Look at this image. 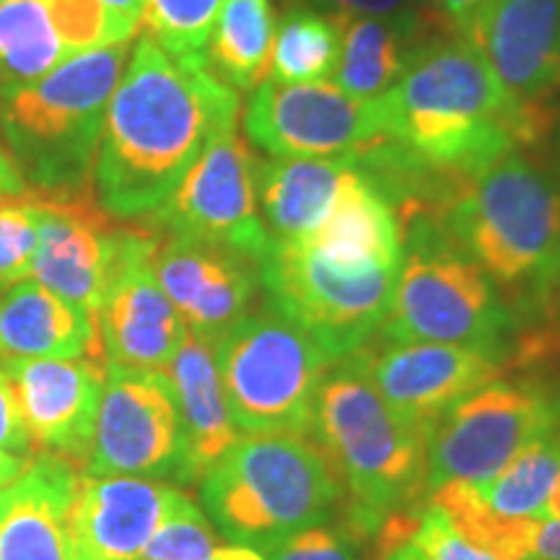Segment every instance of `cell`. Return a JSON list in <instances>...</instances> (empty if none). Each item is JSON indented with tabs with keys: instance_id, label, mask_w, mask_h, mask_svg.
<instances>
[{
	"instance_id": "cell-25",
	"label": "cell",
	"mask_w": 560,
	"mask_h": 560,
	"mask_svg": "<svg viewBox=\"0 0 560 560\" xmlns=\"http://www.w3.org/2000/svg\"><path fill=\"white\" fill-rule=\"evenodd\" d=\"M348 156L255 159V190L272 240H306L330 213Z\"/></svg>"
},
{
	"instance_id": "cell-26",
	"label": "cell",
	"mask_w": 560,
	"mask_h": 560,
	"mask_svg": "<svg viewBox=\"0 0 560 560\" xmlns=\"http://www.w3.org/2000/svg\"><path fill=\"white\" fill-rule=\"evenodd\" d=\"M342 21V47L335 86L355 100L371 102L402 79L420 47L429 42L423 21L355 16Z\"/></svg>"
},
{
	"instance_id": "cell-36",
	"label": "cell",
	"mask_w": 560,
	"mask_h": 560,
	"mask_svg": "<svg viewBox=\"0 0 560 560\" xmlns=\"http://www.w3.org/2000/svg\"><path fill=\"white\" fill-rule=\"evenodd\" d=\"M410 540L429 560H495L480 545L467 540L439 506L423 501L418 506Z\"/></svg>"
},
{
	"instance_id": "cell-31",
	"label": "cell",
	"mask_w": 560,
	"mask_h": 560,
	"mask_svg": "<svg viewBox=\"0 0 560 560\" xmlns=\"http://www.w3.org/2000/svg\"><path fill=\"white\" fill-rule=\"evenodd\" d=\"M560 472V429L535 439L503 467L501 475L478 486L482 501L511 520H537Z\"/></svg>"
},
{
	"instance_id": "cell-9",
	"label": "cell",
	"mask_w": 560,
	"mask_h": 560,
	"mask_svg": "<svg viewBox=\"0 0 560 560\" xmlns=\"http://www.w3.org/2000/svg\"><path fill=\"white\" fill-rule=\"evenodd\" d=\"M257 270L265 304L317 340L332 363L374 338L397 280V270L342 268L304 242L280 240H270Z\"/></svg>"
},
{
	"instance_id": "cell-43",
	"label": "cell",
	"mask_w": 560,
	"mask_h": 560,
	"mask_svg": "<svg viewBox=\"0 0 560 560\" xmlns=\"http://www.w3.org/2000/svg\"><path fill=\"white\" fill-rule=\"evenodd\" d=\"M120 26H125L132 37L140 30V21H143V0H100Z\"/></svg>"
},
{
	"instance_id": "cell-29",
	"label": "cell",
	"mask_w": 560,
	"mask_h": 560,
	"mask_svg": "<svg viewBox=\"0 0 560 560\" xmlns=\"http://www.w3.org/2000/svg\"><path fill=\"white\" fill-rule=\"evenodd\" d=\"M342 21L310 5H289L276 21L268 81H330L340 60Z\"/></svg>"
},
{
	"instance_id": "cell-13",
	"label": "cell",
	"mask_w": 560,
	"mask_h": 560,
	"mask_svg": "<svg viewBox=\"0 0 560 560\" xmlns=\"http://www.w3.org/2000/svg\"><path fill=\"white\" fill-rule=\"evenodd\" d=\"M244 132L272 159L353 156L382 138L374 100H355L327 81H262L244 107Z\"/></svg>"
},
{
	"instance_id": "cell-4",
	"label": "cell",
	"mask_w": 560,
	"mask_h": 560,
	"mask_svg": "<svg viewBox=\"0 0 560 560\" xmlns=\"http://www.w3.org/2000/svg\"><path fill=\"white\" fill-rule=\"evenodd\" d=\"M310 433L338 475L355 535L376 537L425 501V439L382 400L355 355L327 369Z\"/></svg>"
},
{
	"instance_id": "cell-1",
	"label": "cell",
	"mask_w": 560,
	"mask_h": 560,
	"mask_svg": "<svg viewBox=\"0 0 560 560\" xmlns=\"http://www.w3.org/2000/svg\"><path fill=\"white\" fill-rule=\"evenodd\" d=\"M240 94L206 60H182L140 34L112 94L91 187L109 219H151L215 132L236 122Z\"/></svg>"
},
{
	"instance_id": "cell-49",
	"label": "cell",
	"mask_w": 560,
	"mask_h": 560,
	"mask_svg": "<svg viewBox=\"0 0 560 560\" xmlns=\"http://www.w3.org/2000/svg\"><path fill=\"white\" fill-rule=\"evenodd\" d=\"M540 522H560V472H558L556 482H552V490H550L548 501H545Z\"/></svg>"
},
{
	"instance_id": "cell-15",
	"label": "cell",
	"mask_w": 560,
	"mask_h": 560,
	"mask_svg": "<svg viewBox=\"0 0 560 560\" xmlns=\"http://www.w3.org/2000/svg\"><path fill=\"white\" fill-rule=\"evenodd\" d=\"M353 355L382 400L423 439L462 397L503 369L493 355L446 342L371 338Z\"/></svg>"
},
{
	"instance_id": "cell-6",
	"label": "cell",
	"mask_w": 560,
	"mask_h": 560,
	"mask_svg": "<svg viewBox=\"0 0 560 560\" xmlns=\"http://www.w3.org/2000/svg\"><path fill=\"white\" fill-rule=\"evenodd\" d=\"M402 257L395 291L374 338L446 342L511 359L520 322L478 262L429 210L400 213Z\"/></svg>"
},
{
	"instance_id": "cell-18",
	"label": "cell",
	"mask_w": 560,
	"mask_h": 560,
	"mask_svg": "<svg viewBox=\"0 0 560 560\" xmlns=\"http://www.w3.org/2000/svg\"><path fill=\"white\" fill-rule=\"evenodd\" d=\"M187 495L149 478L81 475L66 514L70 560H140L145 545Z\"/></svg>"
},
{
	"instance_id": "cell-19",
	"label": "cell",
	"mask_w": 560,
	"mask_h": 560,
	"mask_svg": "<svg viewBox=\"0 0 560 560\" xmlns=\"http://www.w3.org/2000/svg\"><path fill=\"white\" fill-rule=\"evenodd\" d=\"M42 202L45 210L30 278L96 319L120 229L112 226L94 190L75 195L42 192Z\"/></svg>"
},
{
	"instance_id": "cell-32",
	"label": "cell",
	"mask_w": 560,
	"mask_h": 560,
	"mask_svg": "<svg viewBox=\"0 0 560 560\" xmlns=\"http://www.w3.org/2000/svg\"><path fill=\"white\" fill-rule=\"evenodd\" d=\"M223 0H143V34L182 60H206Z\"/></svg>"
},
{
	"instance_id": "cell-8",
	"label": "cell",
	"mask_w": 560,
	"mask_h": 560,
	"mask_svg": "<svg viewBox=\"0 0 560 560\" xmlns=\"http://www.w3.org/2000/svg\"><path fill=\"white\" fill-rule=\"evenodd\" d=\"M215 363L240 433H310L332 361L301 327L265 304L215 342Z\"/></svg>"
},
{
	"instance_id": "cell-47",
	"label": "cell",
	"mask_w": 560,
	"mask_h": 560,
	"mask_svg": "<svg viewBox=\"0 0 560 560\" xmlns=\"http://www.w3.org/2000/svg\"><path fill=\"white\" fill-rule=\"evenodd\" d=\"M215 560H268V558H265V552H260V550L226 540V542H221L219 558Z\"/></svg>"
},
{
	"instance_id": "cell-51",
	"label": "cell",
	"mask_w": 560,
	"mask_h": 560,
	"mask_svg": "<svg viewBox=\"0 0 560 560\" xmlns=\"http://www.w3.org/2000/svg\"><path fill=\"white\" fill-rule=\"evenodd\" d=\"M556 89H560V68H558V75H556Z\"/></svg>"
},
{
	"instance_id": "cell-50",
	"label": "cell",
	"mask_w": 560,
	"mask_h": 560,
	"mask_svg": "<svg viewBox=\"0 0 560 560\" xmlns=\"http://www.w3.org/2000/svg\"><path fill=\"white\" fill-rule=\"evenodd\" d=\"M16 499H19V480L11 482V486L0 488V524H3L5 516H9V511L13 509Z\"/></svg>"
},
{
	"instance_id": "cell-42",
	"label": "cell",
	"mask_w": 560,
	"mask_h": 560,
	"mask_svg": "<svg viewBox=\"0 0 560 560\" xmlns=\"http://www.w3.org/2000/svg\"><path fill=\"white\" fill-rule=\"evenodd\" d=\"M486 3L488 0H439V11L441 19H444L446 32L465 37L475 16L486 9Z\"/></svg>"
},
{
	"instance_id": "cell-34",
	"label": "cell",
	"mask_w": 560,
	"mask_h": 560,
	"mask_svg": "<svg viewBox=\"0 0 560 560\" xmlns=\"http://www.w3.org/2000/svg\"><path fill=\"white\" fill-rule=\"evenodd\" d=\"M219 548L221 540L213 524L185 499L151 537L140 560H215Z\"/></svg>"
},
{
	"instance_id": "cell-10",
	"label": "cell",
	"mask_w": 560,
	"mask_h": 560,
	"mask_svg": "<svg viewBox=\"0 0 560 560\" xmlns=\"http://www.w3.org/2000/svg\"><path fill=\"white\" fill-rule=\"evenodd\" d=\"M556 429L558 387L529 376H493L433 425L425 439V486H486L524 446Z\"/></svg>"
},
{
	"instance_id": "cell-14",
	"label": "cell",
	"mask_w": 560,
	"mask_h": 560,
	"mask_svg": "<svg viewBox=\"0 0 560 560\" xmlns=\"http://www.w3.org/2000/svg\"><path fill=\"white\" fill-rule=\"evenodd\" d=\"M156 236L120 229L115 262L104 285L96 330L107 363L132 369L170 366L187 327L153 272Z\"/></svg>"
},
{
	"instance_id": "cell-11",
	"label": "cell",
	"mask_w": 560,
	"mask_h": 560,
	"mask_svg": "<svg viewBox=\"0 0 560 560\" xmlns=\"http://www.w3.org/2000/svg\"><path fill=\"white\" fill-rule=\"evenodd\" d=\"M185 441L172 380L161 369L107 363L94 441L83 472L94 478H179Z\"/></svg>"
},
{
	"instance_id": "cell-37",
	"label": "cell",
	"mask_w": 560,
	"mask_h": 560,
	"mask_svg": "<svg viewBox=\"0 0 560 560\" xmlns=\"http://www.w3.org/2000/svg\"><path fill=\"white\" fill-rule=\"evenodd\" d=\"M268 560H363L359 535L348 527L327 522L289 537L272 548Z\"/></svg>"
},
{
	"instance_id": "cell-27",
	"label": "cell",
	"mask_w": 560,
	"mask_h": 560,
	"mask_svg": "<svg viewBox=\"0 0 560 560\" xmlns=\"http://www.w3.org/2000/svg\"><path fill=\"white\" fill-rule=\"evenodd\" d=\"M276 13L270 0H223L206 45V66L234 91L268 81Z\"/></svg>"
},
{
	"instance_id": "cell-38",
	"label": "cell",
	"mask_w": 560,
	"mask_h": 560,
	"mask_svg": "<svg viewBox=\"0 0 560 560\" xmlns=\"http://www.w3.org/2000/svg\"><path fill=\"white\" fill-rule=\"evenodd\" d=\"M291 3L310 5V9H319L340 19L374 16V19L423 21V16L416 11V5H412V0H291Z\"/></svg>"
},
{
	"instance_id": "cell-12",
	"label": "cell",
	"mask_w": 560,
	"mask_h": 560,
	"mask_svg": "<svg viewBox=\"0 0 560 560\" xmlns=\"http://www.w3.org/2000/svg\"><path fill=\"white\" fill-rule=\"evenodd\" d=\"M151 221L172 236L215 242L260 260L272 236L257 206L255 156L236 122L210 138Z\"/></svg>"
},
{
	"instance_id": "cell-3",
	"label": "cell",
	"mask_w": 560,
	"mask_h": 560,
	"mask_svg": "<svg viewBox=\"0 0 560 560\" xmlns=\"http://www.w3.org/2000/svg\"><path fill=\"white\" fill-rule=\"evenodd\" d=\"M439 221L493 280L520 330L560 278V182L511 151L452 195Z\"/></svg>"
},
{
	"instance_id": "cell-33",
	"label": "cell",
	"mask_w": 560,
	"mask_h": 560,
	"mask_svg": "<svg viewBox=\"0 0 560 560\" xmlns=\"http://www.w3.org/2000/svg\"><path fill=\"white\" fill-rule=\"evenodd\" d=\"M42 210L45 202L37 190L0 195V289L30 278Z\"/></svg>"
},
{
	"instance_id": "cell-22",
	"label": "cell",
	"mask_w": 560,
	"mask_h": 560,
	"mask_svg": "<svg viewBox=\"0 0 560 560\" xmlns=\"http://www.w3.org/2000/svg\"><path fill=\"white\" fill-rule=\"evenodd\" d=\"M164 371L170 374L174 397H177L182 441H185L177 482L192 486V482H200L208 467L240 439V429L234 425L226 395H223L213 342L187 332Z\"/></svg>"
},
{
	"instance_id": "cell-2",
	"label": "cell",
	"mask_w": 560,
	"mask_h": 560,
	"mask_svg": "<svg viewBox=\"0 0 560 560\" xmlns=\"http://www.w3.org/2000/svg\"><path fill=\"white\" fill-rule=\"evenodd\" d=\"M376 104L382 138L433 177L462 185L548 132V104L527 107L503 89L470 39H429Z\"/></svg>"
},
{
	"instance_id": "cell-24",
	"label": "cell",
	"mask_w": 560,
	"mask_h": 560,
	"mask_svg": "<svg viewBox=\"0 0 560 560\" xmlns=\"http://www.w3.org/2000/svg\"><path fill=\"white\" fill-rule=\"evenodd\" d=\"M81 475L83 467L60 454H34L0 524V560H70L66 514Z\"/></svg>"
},
{
	"instance_id": "cell-16",
	"label": "cell",
	"mask_w": 560,
	"mask_h": 560,
	"mask_svg": "<svg viewBox=\"0 0 560 560\" xmlns=\"http://www.w3.org/2000/svg\"><path fill=\"white\" fill-rule=\"evenodd\" d=\"M153 272L187 332L213 346L247 317L262 289L255 260L223 244L190 236L166 234V240H159Z\"/></svg>"
},
{
	"instance_id": "cell-30",
	"label": "cell",
	"mask_w": 560,
	"mask_h": 560,
	"mask_svg": "<svg viewBox=\"0 0 560 560\" xmlns=\"http://www.w3.org/2000/svg\"><path fill=\"white\" fill-rule=\"evenodd\" d=\"M425 501L444 511L467 540L480 545L495 560H537L535 550L540 522L495 514L482 501L478 486L444 482V486L429 490Z\"/></svg>"
},
{
	"instance_id": "cell-28",
	"label": "cell",
	"mask_w": 560,
	"mask_h": 560,
	"mask_svg": "<svg viewBox=\"0 0 560 560\" xmlns=\"http://www.w3.org/2000/svg\"><path fill=\"white\" fill-rule=\"evenodd\" d=\"M70 58L47 0L0 3V100Z\"/></svg>"
},
{
	"instance_id": "cell-44",
	"label": "cell",
	"mask_w": 560,
	"mask_h": 560,
	"mask_svg": "<svg viewBox=\"0 0 560 560\" xmlns=\"http://www.w3.org/2000/svg\"><path fill=\"white\" fill-rule=\"evenodd\" d=\"M24 190H30V187H26L24 177H21L16 164H13L11 153L5 149L3 132H0V195H16Z\"/></svg>"
},
{
	"instance_id": "cell-46",
	"label": "cell",
	"mask_w": 560,
	"mask_h": 560,
	"mask_svg": "<svg viewBox=\"0 0 560 560\" xmlns=\"http://www.w3.org/2000/svg\"><path fill=\"white\" fill-rule=\"evenodd\" d=\"M30 462H32V457H16V454L0 452V488L16 482L21 475L26 472Z\"/></svg>"
},
{
	"instance_id": "cell-23",
	"label": "cell",
	"mask_w": 560,
	"mask_h": 560,
	"mask_svg": "<svg viewBox=\"0 0 560 560\" xmlns=\"http://www.w3.org/2000/svg\"><path fill=\"white\" fill-rule=\"evenodd\" d=\"M0 355L3 359H104L91 314L55 296L34 278L3 289L0 296Z\"/></svg>"
},
{
	"instance_id": "cell-45",
	"label": "cell",
	"mask_w": 560,
	"mask_h": 560,
	"mask_svg": "<svg viewBox=\"0 0 560 560\" xmlns=\"http://www.w3.org/2000/svg\"><path fill=\"white\" fill-rule=\"evenodd\" d=\"M535 556L537 560H560V522H540Z\"/></svg>"
},
{
	"instance_id": "cell-52",
	"label": "cell",
	"mask_w": 560,
	"mask_h": 560,
	"mask_svg": "<svg viewBox=\"0 0 560 560\" xmlns=\"http://www.w3.org/2000/svg\"><path fill=\"white\" fill-rule=\"evenodd\" d=\"M0 3H3V0H0Z\"/></svg>"
},
{
	"instance_id": "cell-21",
	"label": "cell",
	"mask_w": 560,
	"mask_h": 560,
	"mask_svg": "<svg viewBox=\"0 0 560 560\" xmlns=\"http://www.w3.org/2000/svg\"><path fill=\"white\" fill-rule=\"evenodd\" d=\"M299 242L342 268H400V215L376 182L350 156L330 213Z\"/></svg>"
},
{
	"instance_id": "cell-39",
	"label": "cell",
	"mask_w": 560,
	"mask_h": 560,
	"mask_svg": "<svg viewBox=\"0 0 560 560\" xmlns=\"http://www.w3.org/2000/svg\"><path fill=\"white\" fill-rule=\"evenodd\" d=\"M0 452L16 454V457H34L37 454L30 431L24 425V418H21L16 392H13L3 359H0Z\"/></svg>"
},
{
	"instance_id": "cell-20",
	"label": "cell",
	"mask_w": 560,
	"mask_h": 560,
	"mask_svg": "<svg viewBox=\"0 0 560 560\" xmlns=\"http://www.w3.org/2000/svg\"><path fill=\"white\" fill-rule=\"evenodd\" d=\"M465 39L516 102H548L560 68V0H488Z\"/></svg>"
},
{
	"instance_id": "cell-41",
	"label": "cell",
	"mask_w": 560,
	"mask_h": 560,
	"mask_svg": "<svg viewBox=\"0 0 560 560\" xmlns=\"http://www.w3.org/2000/svg\"><path fill=\"white\" fill-rule=\"evenodd\" d=\"M418 509L392 516L384 527L376 532L380 540V560H429L410 540L412 524H416Z\"/></svg>"
},
{
	"instance_id": "cell-5",
	"label": "cell",
	"mask_w": 560,
	"mask_h": 560,
	"mask_svg": "<svg viewBox=\"0 0 560 560\" xmlns=\"http://www.w3.org/2000/svg\"><path fill=\"white\" fill-rule=\"evenodd\" d=\"M223 540L268 556L299 532L335 522L342 486L330 459L299 433H244L198 482Z\"/></svg>"
},
{
	"instance_id": "cell-35",
	"label": "cell",
	"mask_w": 560,
	"mask_h": 560,
	"mask_svg": "<svg viewBox=\"0 0 560 560\" xmlns=\"http://www.w3.org/2000/svg\"><path fill=\"white\" fill-rule=\"evenodd\" d=\"M47 3L68 55L132 39V34L117 24L100 0H47Z\"/></svg>"
},
{
	"instance_id": "cell-40",
	"label": "cell",
	"mask_w": 560,
	"mask_h": 560,
	"mask_svg": "<svg viewBox=\"0 0 560 560\" xmlns=\"http://www.w3.org/2000/svg\"><path fill=\"white\" fill-rule=\"evenodd\" d=\"M540 317L548 322V330L545 332H529L527 338H516L514 350H511V359L516 363H527L537 355H542L545 350L560 348V278L552 285L548 301H545Z\"/></svg>"
},
{
	"instance_id": "cell-48",
	"label": "cell",
	"mask_w": 560,
	"mask_h": 560,
	"mask_svg": "<svg viewBox=\"0 0 560 560\" xmlns=\"http://www.w3.org/2000/svg\"><path fill=\"white\" fill-rule=\"evenodd\" d=\"M412 5H416V11L423 16V21L429 26H436V30L446 32L444 26V19H441V11H439V0H412ZM450 34V32H446Z\"/></svg>"
},
{
	"instance_id": "cell-17",
	"label": "cell",
	"mask_w": 560,
	"mask_h": 560,
	"mask_svg": "<svg viewBox=\"0 0 560 560\" xmlns=\"http://www.w3.org/2000/svg\"><path fill=\"white\" fill-rule=\"evenodd\" d=\"M3 363L34 450L60 454L86 467L107 380V361L81 355L5 359Z\"/></svg>"
},
{
	"instance_id": "cell-7",
	"label": "cell",
	"mask_w": 560,
	"mask_h": 560,
	"mask_svg": "<svg viewBox=\"0 0 560 560\" xmlns=\"http://www.w3.org/2000/svg\"><path fill=\"white\" fill-rule=\"evenodd\" d=\"M128 58L130 42L70 55L45 79L0 100V132L30 190H94L104 115Z\"/></svg>"
}]
</instances>
